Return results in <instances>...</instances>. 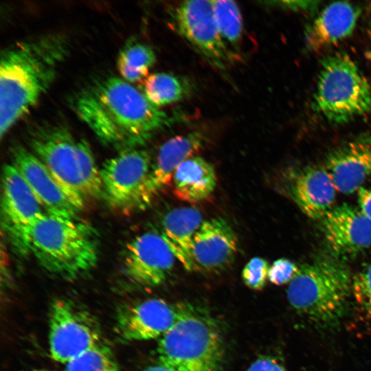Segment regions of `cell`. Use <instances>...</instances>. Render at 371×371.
<instances>
[{
    "instance_id": "obj_1",
    "label": "cell",
    "mask_w": 371,
    "mask_h": 371,
    "mask_svg": "<svg viewBox=\"0 0 371 371\" xmlns=\"http://www.w3.org/2000/svg\"><path fill=\"white\" fill-rule=\"evenodd\" d=\"M78 117L105 145L137 148L181 121L153 105L130 82L115 76L94 80L72 99Z\"/></svg>"
},
{
    "instance_id": "obj_2",
    "label": "cell",
    "mask_w": 371,
    "mask_h": 371,
    "mask_svg": "<svg viewBox=\"0 0 371 371\" xmlns=\"http://www.w3.org/2000/svg\"><path fill=\"white\" fill-rule=\"evenodd\" d=\"M70 51L67 39L48 34L5 49L0 58V135L3 138L49 89Z\"/></svg>"
},
{
    "instance_id": "obj_3",
    "label": "cell",
    "mask_w": 371,
    "mask_h": 371,
    "mask_svg": "<svg viewBox=\"0 0 371 371\" xmlns=\"http://www.w3.org/2000/svg\"><path fill=\"white\" fill-rule=\"evenodd\" d=\"M27 243L39 265L62 279H77L98 262L96 232L78 218L44 212L30 227Z\"/></svg>"
},
{
    "instance_id": "obj_4",
    "label": "cell",
    "mask_w": 371,
    "mask_h": 371,
    "mask_svg": "<svg viewBox=\"0 0 371 371\" xmlns=\"http://www.w3.org/2000/svg\"><path fill=\"white\" fill-rule=\"evenodd\" d=\"M352 277L343 261L320 256L299 267L289 284L287 300L314 326L336 327L346 315L352 295Z\"/></svg>"
},
{
    "instance_id": "obj_5",
    "label": "cell",
    "mask_w": 371,
    "mask_h": 371,
    "mask_svg": "<svg viewBox=\"0 0 371 371\" xmlns=\"http://www.w3.org/2000/svg\"><path fill=\"white\" fill-rule=\"evenodd\" d=\"M160 364L175 371H221L223 344L217 325L207 315L183 305L174 325L160 337Z\"/></svg>"
},
{
    "instance_id": "obj_6",
    "label": "cell",
    "mask_w": 371,
    "mask_h": 371,
    "mask_svg": "<svg viewBox=\"0 0 371 371\" xmlns=\"http://www.w3.org/2000/svg\"><path fill=\"white\" fill-rule=\"evenodd\" d=\"M30 146L54 176L84 200L102 194L100 169L86 140L76 141L65 126H45L33 133Z\"/></svg>"
},
{
    "instance_id": "obj_7",
    "label": "cell",
    "mask_w": 371,
    "mask_h": 371,
    "mask_svg": "<svg viewBox=\"0 0 371 371\" xmlns=\"http://www.w3.org/2000/svg\"><path fill=\"white\" fill-rule=\"evenodd\" d=\"M313 106L334 124L346 123L371 111L370 85L350 56L338 52L323 60Z\"/></svg>"
},
{
    "instance_id": "obj_8",
    "label": "cell",
    "mask_w": 371,
    "mask_h": 371,
    "mask_svg": "<svg viewBox=\"0 0 371 371\" xmlns=\"http://www.w3.org/2000/svg\"><path fill=\"white\" fill-rule=\"evenodd\" d=\"M100 342L98 322L87 310L65 299L52 302L49 317V346L54 360L66 364Z\"/></svg>"
},
{
    "instance_id": "obj_9",
    "label": "cell",
    "mask_w": 371,
    "mask_h": 371,
    "mask_svg": "<svg viewBox=\"0 0 371 371\" xmlns=\"http://www.w3.org/2000/svg\"><path fill=\"white\" fill-rule=\"evenodd\" d=\"M170 14L176 31L210 65L220 70L227 69L234 54L218 30L211 1H181Z\"/></svg>"
},
{
    "instance_id": "obj_10",
    "label": "cell",
    "mask_w": 371,
    "mask_h": 371,
    "mask_svg": "<svg viewBox=\"0 0 371 371\" xmlns=\"http://www.w3.org/2000/svg\"><path fill=\"white\" fill-rule=\"evenodd\" d=\"M151 164L150 154L141 148L122 150L107 159L100 172L108 203L115 209L138 208Z\"/></svg>"
},
{
    "instance_id": "obj_11",
    "label": "cell",
    "mask_w": 371,
    "mask_h": 371,
    "mask_svg": "<svg viewBox=\"0 0 371 371\" xmlns=\"http://www.w3.org/2000/svg\"><path fill=\"white\" fill-rule=\"evenodd\" d=\"M2 224L16 249L28 252L27 234L45 211L28 183L11 163L2 170Z\"/></svg>"
},
{
    "instance_id": "obj_12",
    "label": "cell",
    "mask_w": 371,
    "mask_h": 371,
    "mask_svg": "<svg viewBox=\"0 0 371 371\" xmlns=\"http://www.w3.org/2000/svg\"><path fill=\"white\" fill-rule=\"evenodd\" d=\"M12 164L28 183L45 212L78 218L85 200L63 186L32 151L21 146L14 147Z\"/></svg>"
},
{
    "instance_id": "obj_13",
    "label": "cell",
    "mask_w": 371,
    "mask_h": 371,
    "mask_svg": "<svg viewBox=\"0 0 371 371\" xmlns=\"http://www.w3.org/2000/svg\"><path fill=\"white\" fill-rule=\"evenodd\" d=\"M123 258L127 278L144 286L164 283L172 271L176 259L161 232L155 231L134 237L126 245Z\"/></svg>"
},
{
    "instance_id": "obj_14",
    "label": "cell",
    "mask_w": 371,
    "mask_h": 371,
    "mask_svg": "<svg viewBox=\"0 0 371 371\" xmlns=\"http://www.w3.org/2000/svg\"><path fill=\"white\" fill-rule=\"evenodd\" d=\"M330 255L341 261L371 246V219L359 208L342 204L331 208L320 220Z\"/></svg>"
},
{
    "instance_id": "obj_15",
    "label": "cell",
    "mask_w": 371,
    "mask_h": 371,
    "mask_svg": "<svg viewBox=\"0 0 371 371\" xmlns=\"http://www.w3.org/2000/svg\"><path fill=\"white\" fill-rule=\"evenodd\" d=\"M160 298H150L121 306L116 314L115 329L126 341L160 338L177 322L182 309Z\"/></svg>"
},
{
    "instance_id": "obj_16",
    "label": "cell",
    "mask_w": 371,
    "mask_h": 371,
    "mask_svg": "<svg viewBox=\"0 0 371 371\" xmlns=\"http://www.w3.org/2000/svg\"><path fill=\"white\" fill-rule=\"evenodd\" d=\"M237 251V236L225 218L204 221L192 243L193 271H220L233 262Z\"/></svg>"
},
{
    "instance_id": "obj_17",
    "label": "cell",
    "mask_w": 371,
    "mask_h": 371,
    "mask_svg": "<svg viewBox=\"0 0 371 371\" xmlns=\"http://www.w3.org/2000/svg\"><path fill=\"white\" fill-rule=\"evenodd\" d=\"M285 189L305 215L319 221L334 207L337 191L326 168L317 166L291 170L287 176Z\"/></svg>"
},
{
    "instance_id": "obj_18",
    "label": "cell",
    "mask_w": 371,
    "mask_h": 371,
    "mask_svg": "<svg viewBox=\"0 0 371 371\" xmlns=\"http://www.w3.org/2000/svg\"><path fill=\"white\" fill-rule=\"evenodd\" d=\"M205 136L196 131L175 136L159 148L142 192L138 208H144L168 186L179 166L203 146Z\"/></svg>"
},
{
    "instance_id": "obj_19",
    "label": "cell",
    "mask_w": 371,
    "mask_h": 371,
    "mask_svg": "<svg viewBox=\"0 0 371 371\" xmlns=\"http://www.w3.org/2000/svg\"><path fill=\"white\" fill-rule=\"evenodd\" d=\"M325 164L337 191L347 194L358 191L371 175V135L341 145L328 156Z\"/></svg>"
},
{
    "instance_id": "obj_20",
    "label": "cell",
    "mask_w": 371,
    "mask_h": 371,
    "mask_svg": "<svg viewBox=\"0 0 371 371\" xmlns=\"http://www.w3.org/2000/svg\"><path fill=\"white\" fill-rule=\"evenodd\" d=\"M359 16V8L349 2L328 5L307 29L305 40L308 48L318 51L349 37Z\"/></svg>"
},
{
    "instance_id": "obj_21",
    "label": "cell",
    "mask_w": 371,
    "mask_h": 371,
    "mask_svg": "<svg viewBox=\"0 0 371 371\" xmlns=\"http://www.w3.org/2000/svg\"><path fill=\"white\" fill-rule=\"evenodd\" d=\"M203 221L201 213L192 207L174 208L162 219L161 234L176 260L188 271H193L192 240Z\"/></svg>"
},
{
    "instance_id": "obj_22",
    "label": "cell",
    "mask_w": 371,
    "mask_h": 371,
    "mask_svg": "<svg viewBox=\"0 0 371 371\" xmlns=\"http://www.w3.org/2000/svg\"><path fill=\"white\" fill-rule=\"evenodd\" d=\"M172 181L174 194L188 203L207 199L214 192L217 182L213 166L200 156H192L183 161Z\"/></svg>"
},
{
    "instance_id": "obj_23",
    "label": "cell",
    "mask_w": 371,
    "mask_h": 371,
    "mask_svg": "<svg viewBox=\"0 0 371 371\" xmlns=\"http://www.w3.org/2000/svg\"><path fill=\"white\" fill-rule=\"evenodd\" d=\"M142 88V92L148 100L159 108L181 101L192 91V85L186 78L166 72L149 75Z\"/></svg>"
},
{
    "instance_id": "obj_24",
    "label": "cell",
    "mask_w": 371,
    "mask_h": 371,
    "mask_svg": "<svg viewBox=\"0 0 371 371\" xmlns=\"http://www.w3.org/2000/svg\"><path fill=\"white\" fill-rule=\"evenodd\" d=\"M155 62L156 55L150 46L133 43L122 49L117 65L122 78L131 83L145 80Z\"/></svg>"
},
{
    "instance_id": "obj_25",
    "label": "cell",
    "mask_w": 371,
    "mask_h": 371,
    "mask_svg": "<svg viewBox=\"0 0 371 371\" xmlns=\"http://www.w3.org/2000/svg\"><path fill=\"white\" fill-rule=\"evenodd\" d=\"M211 3L215 23L223 40L229 49V45L238 49L243 30L239 7L230 0H212Z\"/></svg>"
},
{
    "instance_id": "obj_26",
    "label": "cell",
    "mask_w": 371,
    "mask_h": 371,
    "mask_svg": "<svg viewBox=\"0 0 371 371\" xmlns=\"http://www.w3.org/2000/svg\"><path fill=\"white\" fill-rule=\"evenodd\" d=\"M65 371H121L111 349L102 341L65 364Z\"/></svg>"
},
{
    "instance_id": "obj_27",
    "label": "cell",
    "mask_w": 371,
    "mask_h": 371,
    "mask_svg": "<svg viewBox=\"0 0 371 371\" xmlns=\"http://www.w3.org/2000/svg\"><path fill=\"white\" fill-rule=\"evenodd\" d=\"M352 295L359 312L371 321V263L352 277Z\"/></svg>"
},
{
    "instance_id": "obj_28",
    "label": "cell",
    "mask_w": 371,
    "mask_h": 371,
    "mask_svg": "<svg viewBox=\"0 0 371 371\" xmlns=\"http://www.w3.org/2000/svg\"><path fill=\"white\" fill-rule=\"evenodd\" d=\"M270 265L263 258H251L245 265L242 271L244 283L251 289L262 290L268 280Z\"/></svg>"
},
{
    "instance_id": "obj_29",
    "label": "cell",
    "mask_w": 371,
    "mask_h": 371,
    "mask_svg": "<svg viewBox=\"0 0 371 371\" xmlns=\"http://www.w3.org/2000/svg\"><path fill=\"white\" fill-rule=\"evenodd\" d=\"M299 267L287 258H278L269 267L268 280L278 286L290 283L296 276Z\"/></svg>"
},
{
    "instance_id": "obj_30",
    "label": "cell",
    "mask_w": 371,
    "mask_h": 371,
    "mask_svg": "<svg viewBox=\"0 0 371 371\" xmlns=\"http://www.w3.org/2000/svg\"><path fill=\"white\" fill-rule=\"evenodd\" d=\"M246 371H286L276 359L263 356L256 359Z\"/></svg>"
},
{
    "instance_id": "obj_31",
    "label": "cell",
    "mask_w": 371,
    "mask_h": 371,
    "mask_svg": "<svg viewBox=\"0 0 371 371\" xmlns=\"http://www.w3.org/2000/svg\"><path fill=\"white\" fill-rule=\"evenodd\" d=\"M281 6L297 11H311L319 3L315 1H284L278 2Z\"/></svg>"
},
{
    "instance_id": "obj_32",
    "label": "cell",
    "mask_w": 371,
    "mask_h": 371,
    "mask_svg": "<svg viewBox=\"0 0 371 371\" xmlns=\"http://www.w3.org/2000/svg\"><path fill=\"white\" fill-rule=\"evenodd\" d=\"M357 192L359 208L371 219V188L361 187Z\"/></svg>"
},
{
    "instance_id": "obj_33",
    "label": "cell",
    "mask_w": 371,
    "mask_h": 371,
    "mask_svg": "<svg viewBox=\"0 0 371 371\" xmlns=\"http://www.w3.org/2000/svg\"><path fill=\"white\" fill-rule=\"evenodd\" d=\"M143 371H175L160 363L148 366Z\"/></svg>"
},
{
    "instance_id": "obj_34",
    "label": "cell",
    "mask_w": 371,
    "mask_h": 371,
    "mask_svg": "<svg viewBox=\"0 0 371 371\" xmlns=\"http://www.w3.org/2000/svg\"><path fill=\"white\" fill-rule=\"evenodd\" d=\"M34 371H48V370H35Z\"/></svg>"
},
{
    "instance_id": "obj_35",
    "label": "cell",
    "mask_w": 371,
    "mask_h": 371,
    "mask_svg": "<svg viewBox=\"0 0 371 371\" xmlns=\"http://www.w3.org/2000/svg\"><path fill=\"white\" fill-rule=\"evenodd\" d=\"M369 30H370V34H371V23H370V25Z\"/></svg>"
}]
</instances>
